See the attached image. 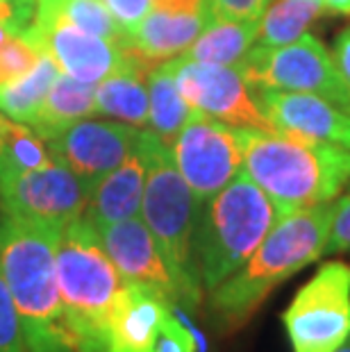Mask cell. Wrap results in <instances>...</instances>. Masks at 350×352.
I'll list each match as a JSON object with an SVG mask.
<instances>
[{
    "mask_svg": "<svg viewBox=\"0 0 350 352\" xmlns=\"http://www.w3.org/2000/svg\"><path fill=\"white\" fill-rule=\"evenodd\" d=\"M59 232L46 223L14 216L0 223V273L30 352H78L57 284Z\"/></svg>",
    "mask_w": 350,
    "mask_h": 352,
    "instance_id": "cell-1",
    "label": "cell"
},
{
    "mask_svg": "<svg viewBox=\"0 0 350 352\" xmlns=\"http://www.w3.org/2000/svg\"><path fill=\"white\" fill-rule=\"evenodd\" d=\"M332 202L280 214L248 261L210 291V309L223 329L248 323L275 287L325 254Z\"/></svg>",
    "mask_w": 350,
    "mask_h": 352,
    "instance_id": "cell-2",
    "label": "cell"
},
{
    "mask_svg": "<svg viewBox=\"0 0 350 352\" xmlns=\"http://www.w3.org/2000/svg\"><path fill=\"white\" fill-rule=\"evenodd\" d=\"M241 170L273 200L280 214L334 202L350 184L346 148L259 130H241Z\"/></svg>",
    "mask_w": 350,
    "mask_h": 352,
    "instance_id": "cell-3",
    "label": "cell"
},
{
    "mask_svg": "<svg viewBox=\"0 0 350 352\" xmlns=\"http://www.w3.org/2000/svg\"><path fill=\"white\" fill-rule=\"evenodd\" d=\"M57 284L78 352H109L111 316L125 280L85 214L59 232Z\"/></svg>",
    "mask_w": 350,
    "mask_h": 352,
    "instance_id": "cell-4",
    "label": "cell"
},
{
    "mask_svg": "<svg viewBox=\"0 0 350 352\" xmlns=\"http://www.w3.org/2000/svg\"><path fill=\"white\" fill-rule=\"evenodd\" d=\"M278 219L273 200L243 170L200 205L193 254L207 294L239 271Z\"/></svg>",
    "mask_w": 350,
    "mask_h": 352,
    "instance_id": "cell-5",
    "label": "cell"
},
{
    "mask_svg": "<svg viewBox=\"0 0 350 352\" xmlns=\"http://www.w3.org/2000/svg\"><path fill=\"white\" fill-rule=\"evenodd\" d=\"M148 168L144 198H141V221L151 230L162 257L166 259L171 273L175 275L182 291V305L198 307L203 298L196 254H193V234L198 221V200L175 168L171 146L151 130L141 132Z\"/></svg>",
    "mask_w": 350,
    "mask_h": 352,
    "instance_id": "cell-6",
    "label": "cell"
},
{
    "mask_svg": "<svg viewBox=\"0 0 350 352\" xmlns=\"http://www.w3.org/2000/svg\"><path fill=\"white\" fill-rule=\"evenodd\" d=\"M292 352H334L350 336V264L325 261L282 311Z\"/></svg>",
    "mask_w": 350,
    "mask_h": 352,
    "instance_id": "cell-7",
    "label": "cell"
},
{
    "mask_svg": "<svg viewBox=\"0 0 350 352\" xmlns=\"http://www.w3.org/2000/svg\"><path fill=\"white\" fill-rule=\"evenodd\" d=\"M239 73L252 89L314 94L350 111V89L325 43L309 32L278 48L255 43L239 64Z\"/></svg>",
    "mask_w": 350,
    "mask_h": 352,
    "instance_id": "cell-8",
    "label": "cell"
},
{
    "mask_svg": "<svg viewBox=\"0 0 350 352\" xmlns=\"http://www.w3.org/2000/svg\"><path fill=\"white\" fill-rule=\"evenodd\" d=\"M171 155L198 205H203L232 182L241 170V130L193 111L177 132Z\"/></svg>",
    "mask_w": 350,
    "mask_h": 352,
    "instance_id": "cell-9",
    "label": "cell"
},
{
    "mask_svg": "<svg viewBox=\"0 0 350 352\" xmlns=\"http://www.w3.org/2000/svg\"><path fill=\"white\" fill-rule=\"evenodd\" d=\"M173 64L177 89L193 111L241 130L275 132L259 107L255 89L243 80L239 69L193 62L184 55L175 57Z\"/></svg>",
    "mask_w": 350,
    "mask_h": 352,
    "instance_id": "cell-10",
    "label": "cell"
},
{
    "mask_svg": "<svg viewBox=\"0 0 350 352\" xmlns=\"http://www.w3.org/2000/svg\"><path fill=\"white\" fill-rule=\"evenodd\" d=\"M89 189L62 162L34 170L0 177V207L5 216L46 223L57 230L80 219L87 209Z\"/></svg>",
    "mask_w": 350,
    "mask_h": 352,
    "instance_id": "cell-11",
    "label": "cell"
},
{
    "mask_svg": "<svg viewBox=\"0 0 350 352\" xmlns=\"http://www.w3.org/2000/svg\"><path fill=\"white\" fill-rule=\"evenodd\" d=\"M23 32L50 52L66 76L98 85L123 64V46L85 32L62 16L48 0H36L34 19Z\"/></svg>",
    "mask_w": 350,
    "mask_h": 352,
    "instance_id": "cell-12",
    "label": "cell"
},
{
    "mask_svg": "<svg viewBox=\"0 0 350 352\" xmlns=\"http://www.w3.org/2000/svg\"><path fill=\"white\" fill-rule=\"evenodd\" d=\"M141 130L114 121H78L46 141L57 162L66 164L89 193L96 182L137 151Z\"/></svg>",
    "mask_w": 350,
    "mask_h": 352,
    "instance_id": "cell-13",
    "label": "cell"
},
{
    "mask_svg": "<svg viewBox=\"0 0 350 352\" xmlns=\"http://www.w3.org/2000/svg\"><path fill=\"white\" fill-rule=\"evenodd\" d=\"M257 102L278 134L350 151V111L314 94L255 89Z\"/></svg>",
    "mask_w": 350,
    "mask_h": 352,
    "instance_id": "cell-14",
    "label": "cell"
},
{
    "mask_svg": "<svg viewBox=\"0 0 350 352\" xmlns=\"http://www.w3.org/2000/svg\"><path fill=\"white\" fill-rule=\"evenodd\" d=\"M212 21L210 0H153L128 43L151 66L184 55Z\"/></svg>",
    "mask_w": 350,
    "mask_h": 352,
    "instance_id": "cell-15",
    "label": "cell"
},
{
    "mask_svg": "<svg viewBox=\"0 0 350 352\" xmlns=\"http://www.w3.org/2000/svg\"><path fill=\"white\" fill-rule=\"evenodd\" d=\"M98 236L116 271L125 282H137L144 287L157 289L175 305H182V291L175 275L171 273L166 259L162 257L160 245L155 243L146 223L135 216L109 226H100Z\"/></svg>",
    "mask_w": 350,
    "mask_h": 352,
    "instance_id": "cell-16",
    "label": "cell"
},
{
    "mask_svg": "<svg viewBox=\"0 0 350 352\" xmlns=\"http://www.w3.org/2000/svg\"><path fill=\"white\" fill-rule=\"evenodd\" d=\"M173 309L175 302L162 291L125 282L111 316L109 352H148Z\"/></svg>",
    "mask_w": 350,
    "mask_h": 352,
    "instance_id": "cell-17",
    "label": "cell"
},
{
    "mask_svg": "<svg viewBox=\"0 0 350 352\" xmlns=\"http://www.w3.org/2000/svg\"><path fill=\"white\" fill-rule=\"evenodd\" d=\"M144 132V130H141ZM148 157L144 141L139 137L137 151L114 170L102 175L89 193L85 209V219L94 228L109 226L125 219H135L141 212V198H144Z\"/></svg>",
    "mask_w": 350,
    "mask_h": 352,
    "instance_id": "cell-18",
    "label": "cell"
},
{
    "mask_svg": "<svg viewBox=\"0 0 350 352\" xmlns=\"http://www.w3.org/2000/svg\"><path fill=\"white\" fill-rule=\"evenodd\" d=\"M123 64L105 80L96 85V114L118 118L121 123L148 127L151 104H148V71L151 64L139 57V52L125 43Z\"/></svg>",
    "mask_w": 350,
    "mask_h": 352,
    "instance_id": "cell-19",
    "label": "cell"
},
{
    "mask_svg": "<svg viewBox=\"0 0 350 352\" xmlns=\"http://www.w3.org/2000/svg\"><path fill=\"white\" fill-rule=\"evenodd\" d=\"M96 114V85L59 73L50 91L43 98L39 111L30 118L28 127L43 141L55 139L66 127Z\"/></svg>",
    "mask_w": 350,
    "mask_h": 352,
    "instance_id": "cell-20",
    "label": "cell"
},
{
    "mask_svg": "<svg viewBox=\"0 0 350 352\" xmlns=\"http://www.w3.org/2000/svg\"><path fill=\"white\" fill-rule=\"evenodd\" d=\"M257 30L259 21H228L212 16L189 50L184 52V57L193 59V62L239 69L250 48L257 43Z\"/></svg>",
    "mask_w": 350,
    "mask_h": 352,
    "instance_id": "cell-21",
    "label": "cell"
},
{
    "mask_svg": "<svg viewBox=\"0 0 350 352\" xmlns=\"http://www.w3.org/2000/svg\"><path fill=\"white\" fill-rule=\"evenodd\" d=\"M148 130L155 132L166 146H173L177 132L189 121L193 109L182 98L175 82V64L173 59L162 62L148 71Z\"/></svg>",
    "mask_w": 350,
    "mask_h": 352,
    "instance_id": "cell-22",
    "label": "cell"
},
{
    "mask_svg": "<svg viewBox=\"0 0 350 352\" xmlns=\"http://www.w3.org/2000/svg\"><path fill=\"white\" fill-rule=\"evenodd\" d=\"M325 12L323 0H275L259 19L257 46H287L309 32Z\"/></svg>",
    "mask_w": 350,
    "mask_h": 352,
    "instance_id": "cell-23",
    "label": "cell"
},
{
    "mask_svg": "<svg viewBox=\"0 0 350 352\" xmlns=\"http://www.w3.org/2000/svg\"><path fill=\"white\" fill-rule=\"evenodd\" d=\"M59 73L62 69L57 66L53 55L43 50L30 73L10 82V85H0V111L14 121L28 125L30 118L39 111L43 98H46Z\"/></svg>",
    "mask_w": 350,
    "mask_h": 352,
    "instance_id": "cell-24",
    "label": "cell"
},
{
    "mask_svg": "<svg viewBox=\"0 0 350 352\" xmlns=\"http://www.w3.org/2000/svg\"><path fill=\"white\" fill-rule=\"evenodd\" d=\"M48 3L85 32L107 39L114 46H125L128 43V34L111 19L102 0H48Z\"/></svg>",
    "mask_w": 350,
    "mask_h": 352,
    "instance_id": "cell-25",
    "label": "cell"
},
{
    "mask_svg": "<svg viewBox=\"0 0 350 352\" xmlns=\"http://www.w3.org/2000/svg\"><path fill=\"white\" fill-rule=\"evenodd\" d=\"M41 52L43 48L34 39H30L25 32L10 36L0 46V85H10L30 73Z\"/></svg>",
    "mask_w": 350,
    "mask_h": 352,
    "instance_id": "cell-26",
    "label": "cell"
},
{
    "mask_svg": "<svg viewBox=\"0 0 350 352\" xmlns=\"http://www.w3.org/2000/svg\"><path fill=\"white\" fill-rule=\"evenodd\" d=\"M0 352H30L3 273H0Z\"/></svg>",
    "mask_w": 350,
    "mask_h": 352,
    "instance_id": "cell-27",
    "label": "cell"
},
{
    "mask_svg": "<svg viewBox=\"0 0 350 352\" xmlns=\"http://www.w3.org/2000/svg\"><path fill=\"white\" fill-rule=\"evenodd\" d=\"M325 254H350V191L332 202Z\"/></svg>",
    "mask_w": 350,
    "mask_h": 352,
    "instance_id": "cell-28",
    "label": "cell"
},
{
    "mask_svg": "<svg viewBox=\"0 0 350 352\" xmlns=\"http://www.w3.org/2000/svg\"><path fill=\"white\" fill-rule=\"evenodd\" d=\"M148 352H196V339H193L191 329L184 325V320L175 314V309L162 325Z\"/></svg>",
    "mask_w": 350,
    "mask_h": 352,
    "instance_id": "cell-29",
    "label": "cell"
},
{
    "mask_svg": "<svg viewBox=\"0 0 350 352\" xmlns=\"http://www.w3.org/2000/svg\"><path fill=\"white\" fill-rule=\"evenodd\" d=\"M271 0H210L212 16L228 21H259Z\"/></svg>",
    "mask_w": 350,
    "mask_h": 352,
    "instance_id": "cell-30",
    "label": "cell"
},
{
    "mask_svg": "<svg viewBox=\"0 0 350 352\" xmlns=\"http://www.w3.org/2000/svg\"><path fill=\"white\" fill-rule=\"evenodd\" d=\"M102 3H105L118 28L130 36L139 28L141 21L146 19V14L151 12L153 0H102Z\"/></svg>",
    "mask_w": 350,
    "mask_h": 352,
    "instance_id": "cell-31",
    "label": "cell"
},
{
    "mask_svg": "<svg viewBox=\"0 0 350 352\" xmlns=\"http://www.w3.org/2000/svg\"><path fill=\"white\" fill-rule=\"evenodd\" d=\"M332 59L337 64V71L341 80L346 82V87L350 89V25L344 28L341 32L337 34V39L332 43Z\"/></svg>",
    "mask_w": 350,
    "mask_h": 352,
    "instance_id": "cell-32",
    "label": "cell"
},
{
    "mask_svg": "<svg viewBox=\"0 0 350 352\" xmlns=\"http://www.w3.org/2000/svg\"><path fill=\"white\" fill-rule=\"evenodd\" d=\"M323 7L337 16H350V0H323Z\"/></svg>",
    "mask_w": 350,
    "mask_h": 352,
    "instance_id": "cell-33",
    "label": "cell"
},
{
    "mask_svg": "<svg viewBox=\"0 0 350 352\" xmlns=\"http://www.w3.org/2000/svg\"><path fill=\"white\" fill-rule=\"evenodd\" d=\"M14 14H19V16H21V19H23V21H25V23H28V25H30V23H32V21H30V19L25 16V14H23V12H21V10H19V7H17V5H14V0H0V19L14 16Z\"/></svg>",
    "mask_w": 350,
    "mask_h": 352,
    "instance_id": "cell-34",
    "label": "cell"
},
{
    "mask_svg": "<svg viewBox=\"0 0 350 352\" xmlns=\"http://www.w3.org/2000/svg\"><path fill=\"white\" fill-rule=\"evenodd\" d=\"M334 352H350V336H348V341L344 343V346H341L339 350H334Z\"/></svg>",
    "mask_w": 350,
    "mask_h": 352,
    "instance_id": "cell-35",
    "label": "cell"
},
{
    "mask_svg": "<svg viewBox=\"0 0 350 352\" xmlns=\"http://www.w3.org/2000/svg\"><path fill=\"white\" fill-rule=\"evenodd\" d=\"M0 173H3V146H0Z\"/></svg>",
    "mask_w": 350,
    "mask_h": 352,
    "instance_id": "cell-36",
    "label": "cell"
}]
</instances>
